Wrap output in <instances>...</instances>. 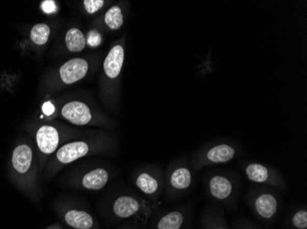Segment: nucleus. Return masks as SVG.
I'll return each mask as SVG.
<instances>
[{
    "label": "nucleus",
    "mask_w": 307,
    "mask_h": 229,
    "mask_svg": "<svg viewBox=\"0 0 307 229\" xmlns=\"http://www.w3.org/2000/svg\"><path fill=\"white\" fill-rule=\"evenodd\" d=\"M184 223V215L180 211H172L161 217L157 229H180Z\"/></svg>",
    "instance_id": "16"
},
{
    "label": "nucleus",
    "mask_w": 307,
    "mask_h": 229,
    "mask_svg": "<svg viewBox=\"0 0 307 229\" xmlns=\"http://www.w3.org/2000/svg\"><path fill=\"white\" fill-rule=\"evenodd\" d=\"M192 182V175L189 169L181 166L173 171V173L170 175V184L171 186L179 190V191H184L190 186Z\"/></svg>",
    "instance_id": "13"
},
{
    "label": "nucleus",
    "mask_w": 307,
    "mask_h": 229,
    "mask_svg": "<svg viewBox=\"0 0 307 229\" xmlns=\"http://www.w3.org/2000/svg\"><path fill=\"white\" fill-rule=\"evenodd\" d=\"M293 224L298 229L307 228V211L305 209L299 210L293 216Z\"/></svg>",
    "instance_id": "20"
},
{
    "label": "nucleus",
    "mask_w": 307,
    "mask_h": 229,
    "mask_svg": "<svg viewBox=\"0 0 307 229\" xmlns=\"http://www.w3.org/2000/svg\"><path fill=\"white\" fill-rule=\"evenodd\" d=\"M123 61L124 49L121 45H115L110 49L103 62V69L106 75L110 79L117 78L121 74Z\"/></svg>",
    "instance_id": "5"
},
{
    "label": "nucleus",
    "mask_w": 307,
    "mask_h": 229,
    "mask_svg": "<svg viewBox=\"0 0 307 229\" xmlns=\"http://www.w3.org/2000/svg\"><path fill=\"white\" fill-rule=\"evenodd\" d=\"M102 42L101 35L97 31H90L88 37V43L91 47H97Z\"/></svg>",
    "instance_id": "22"
},
{
    "label": "nucleus",
    "mask_w": 307,
    "mask_h": 229,
    "mask_svg": "<svg viewBox=\"0 0 307 229\" xmlns=\"http://www.w3.org/2000/svg\"><path fill=\"white\" fill-rule=\"evenodd\" d=\"M104 21L106 25L113 30H118L123 25V15L119 6H114L105 14Z\"/></svg>",
    "instance_id": "18"
},
{
    "label": "nucleus",
    "mask_w": 307,
    "mask_h": 229,
    "mask_svg": "<svg viewBox=\"0 0 307 229\" xmlns=\"http://www.w3.org/2000/svg\"><path fill=\"white\" fill-rule=\"evenodd\" d=\"M89 71L88 61L80 59L74 58L66 61L60 68V76L65 84H71L85 77Z\"/></svg>",
    "instance_id": "1"
},
{
    "label": "nucleus",
    "mask_w": 307,
    "mask_h": 229,
    "mask_svg": "<svg viewBox=\"0 0 307 229\" xmlns=\"http://www.w3.org/2000/svg\"><path fill=\"white\" fill-rule=\"evenodd\" d=\"M65 221L75 229H91L94 225L93 217L85 211L69 210L65 215Z\"/></svg>",
    "instance_id": "11"
},
{
    "label": "nucleus",
    "mask_w": 307,
    "mask_h": 229,
    "mask_svg": "<svg viewBox=\"0 0 307 229\" xmlns=\"http://www.w3.org/2000/svg\"><path fill=\"white\" fill-rule=\"evenodd\" d=\"M86 10L90 14H94L104 6L103 0H85L84 2Z\"/></svg>",
    "instance_id": "21"
},
{
    "label": "nucleus",
    "mask_w": 307,
    "mask_h": 229,
    "mask_svg": "<svg viewBox=\"0 0 307 229\" xmlns=\"http://www.w3.org/2000/svg\"><path fill=\"white\" fill-rule=\"evenodd\" d=\"M109 181V173L105 169L99 168L87 173L82 179V185L90 190H100Z\"/></svg>",
    "instance_id": "12"
},
{
    "label": "nucleus",
    "mask_w": 307,
    "mask_h": 229,
    "mask_svg": "<svg viewBox=\"0 0 307 229\" xmlns=\"http://www.w3.org/2000/svg\"><path fill=\"white\" fill-rule=\"evenodd\" d=\"M256 212L264 219H271L278 211L277 198L269 192H263L254 202Z\"/></svg>",
    "instance_id": "7"
},
{
    "label": "nucleus",
    "mask_w": 307,
    "mask_h": 229,
    "mask_svg": "<svg viewBox=\"0 0 307 229\" xmlns=\"http://www.w3.org/2000/svg\"><path fill=\"white\" fill-rule=\"evenodd\" d=\"M216 229H227V228H225V227H217V228Z\"/></svg>",
    "instance_id": "25"
},
{
    "label": "nucleus",
    "mask_w": 307,
    "mask_h": 229,
    "mask_svg": "<svg viewBox=\"0 0 307 229\" xmlns=\"http://www.w3.org/2000/svg\"><path fill=\"white\" fill-rule=\"evenodd\" d=\"M90 147L84 141H76L63 146L57 150V158L59 162L68 164L80 159L89 153Z\"/></svg>",
    "instance_id": "3"
},
{
    "label": "nucleus",
    "mask_w": 307,
    "mask_h": 229,
    "mask_svg": "<svg viewBox=\"0 0 307 229\" xmlns=\"http://www.w3.org/2000/svg\"><path fill=\"white\" fill-rule=\"evenodd\" d=\"M236 149L229 144H218L212 147L205 154V159L210 163H226L234 159Z\"/></svg>",
    "instance_id": "9"
},
{
    "label": "nucleus",
    "mask_w": 307,
    "mask_h": 229,
    "mask_svg": "<svg viewBox=\"0 0 307 229\" xmlns=\"http://www.w3.org/2000/svg\"><path fill=\"white\" fill-rule=\"evenodd\" d=\"M50 35V28L46 24H37L31 31V39L37 45H44Z\"/></svg>",
    "instance_id": "19"
},
{
    "label": "nucleus",
    "mask_w": 307,
    "mask_h": 229,
    "mask_svg": "<svg viewBox=\"0 0 307 229\" xmlns=\"http://www.w3.org/2000/svg\"><path fill=\"white\" fill-rule=\"evenodd\" d=\"M234 185L231 181L222 175H214L210 179L209 191L216 200L224 201L231 197Z\"/></svg>",
    "instance_id": "6"
},
{
    "label": "nucleus",
    "mask_w": 307,
    "mask_h": 229,
    "mask_svg": "<svg viewBox=\"0 0 307 229\" xmlns=\"http://www.w3.org/2000/svg\"><path fill=\"white\" fill-rule=\"evenodd\" d=\"M113 209L116 216L125 219L132 217L140 210V204L133 197L123 195L115 200Z\"/></svg>",
    "instance_id": "8"
},
{
    "label": "nucleus",
    "mask_w": 307,
    "mask_h": 229,
    "mask_svg": "<svg viewBox=\"0 0 307 229\" xmlns=\"http://www.w3.org/2000/svg\"><path fill=\"white\" fill-rule=\"evenodd\" d=\"M42 10L43 12L50 14L57 10V5L53 0H45L42 3Z\"/></svg>",
    "instance_id": "23"
},
{
    "label": "nucleus",
    "mask_w": 307,
    "mask_h": 229,
    "mask_svg": "<svg viewBox=\"0 0 307 229\" xmlns=\"http://www.w3.org/2000/svg\"><path fill=\"white\" fill-rule=\"evenodd\" d=\"M43 111L46 116H50V115H52V113L54 112V107L52 106L50 101H48L46 103L43 104Z\"/></svg>",
    "instance_id": "24"
},
{
    "label": "nucleus",
    "mask_w": 307,
    "mask_h": 229,
    "mask_svg": "<svg viewBox=\"0 0 307 229\" xmlns=\"http://www.w3.org/2000/svg\"><path fill=\"white\" fill-rule=\"evenodd\" d=\"M33 159V151L27 145H19L15 149L12 155V164L19 173H27Z\"/></svg>",
    "instance_id": "10"
},
{
    "label": "nucleus",
    "mask_w": 307,
    "mask_h": 229,
    "mask_svg": "<svg viewBox=\"0 0 307 229\" xmlns=\"http://www.w3.org/2000/svg\"><path fill=\"white\" fill-rule=\"evenodd\" d=\"M246 175L250 182L256 183H266L271 180L270 171L260 163L248 164L246 168Z\"/></svg>",
    "instance_id": "14"
},
{
    "label": "nucleus",
    "mask_w": 307,
    "mask_h": 229,
    "mask_svg": "<svg viewBox=\"0 0 307 229\" xmlns=\"http://www.w3.org/2000/svg\"><path fill=\"white\" fill-rule=\"evenodd\" d=\"M66 43L70 52H81L86 46L85 36L78 28H71L66 32Z\"/></svg>",
    "instance_id": "15"
},
{
    "label": "nucleus",
    "mask_w": 307,
    "mask_h": 229,
    "mask_svg": "<svg viewBox=\"0 0 307 229\" xmlns=\"http://www.w3.org/2000/svg\"><path fill=\"white\" fill-rule=\"evenodd\" d=\"M136 186L146 194H153L159 187L156 178L151 176L149 173H142L136 179Z\"/></svg>",
    "instance_id": "17"
},
{
    "label": "nucleus",
    "mask_w": 307,
    "mask_h": 229,
    "mask_svg": "<svg viewBox=\"0 0 307 229\" xmlns=\"http://www.w3.org/2000/svg\"><path fill=\"white\" fill-rule=\"evenodd\" d=\"M62 115L66 120L80 126L90 123L92 118L89 107L78 101H73L65 105L62 109Z\"/></svg>",
    "instance_id": "2"
},
{
    "label": "nucleus",
    "mask_w": 307,
    "mask_h": 229,
    "mask_svg": "<svg viewBox=\"0 0 307 229\" xmlns=\"http://www.w3.org/2000/svg\"><path fill=\"white\" fill-rule=\"evenodd\" d=\"M36 141L40 150L45 154H51L57 150L59 144V134L55 127L43 126L36 134Z\"/></svg>",
    "instance_id": "4"
}]
</instances>
